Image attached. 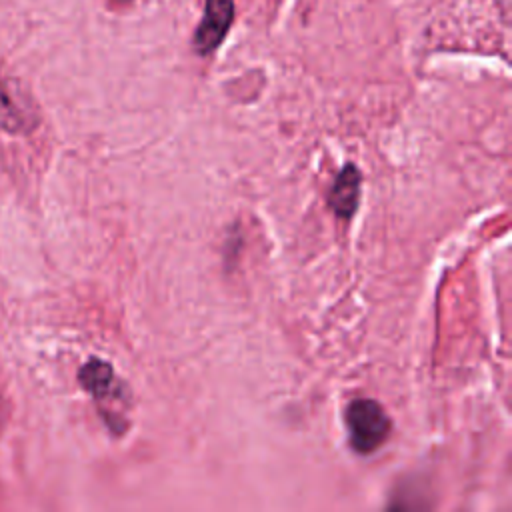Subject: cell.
I'll return each instance as SVG.
<instances>
[{"label": "cell", "instance_id": "cell-2", "mask_svg": "<svg viewBox=\"0 0 512 512\" xmlns=\"http://www.w3.org/2000/svg\"><path fill=\"white\" fill-rule=\"evenodd\" d=\"M234 18L232 0H206L204 18L194 34V48L200 54H208L220 46Z\"/></svg>", "mask_w": 512, "mask_h": 512}, {"label": "cell", "instance_id": "cell-3", "mask_svg": "<svg viewBox=\"0 0 512 512\" xmlns=\"http://www.w3.org/2000/svg\"><path fill=\"white\" fill-rule=\"evenodd\" d=\"M34 126V114L24 98L0 72V128L10 134H22Z\"/></svg>", "mask_w": 512, "mask_h": 512}, {"label": "cell", "instance_id": "cell-5", "mask_svg": "<svg viewBox=\"0 0 512 512\" xmlns=\"http://www.w3.org/2000/svg\"><path fill=\"white\" fill-rule=\"evenodd\" d=\"M78 380L100 404L112 402L120 394V386L116 384L114 370L108 362L100 358H90L78 372Z\"/></svg>", "mask_w": 512, "mask_h": 512}, {"label": "cell", "instance_id": "cell-1", "mask_svg": "<svg viewBox=\"0 0 512 512\" xmlns=\"http://www.w3.org/2000/svg\"><path fill=\"white\" fill-rule=\"evenodd\" d=\"M346 428L350 446L358 454H370L388 440L390 418L376 400L358 398L346 408Z\"/></svg>", "mask_w": 512, "mask_h": 512}, {"label": "cell", "instance_id": "cell-4", "mask_svg": "<svg viewBox=\"0 0 512 512\" xmlns=\"http://www.w3.org/2000/svg\"><path fill=\"white\" fill-rule=\"evenodd\" d=\"M330 208L334 210L336 216L340 218H350L360 200V172L354 164H346L338 176L334 178V184L330 188Z\"/></svg>", "mask_w": 512, "mask_h": 512}]
</instances>
